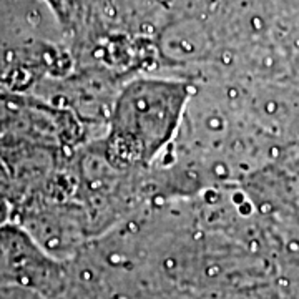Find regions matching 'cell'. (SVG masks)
Instances as JSON below:
<instances>
[{"instance_id": "cell-1", "label": "cell", "mask_w": 299, "mask_h": 299, "mask_svg": "<svg viewBox=\"0 0 299 299\" xmlns=\"http://www.w3.org/2000/svg\"><path fill=\"white\" fill-rule=\"evenodd\" d=\"M185 85L163 80L130 83L116 102L111 148L125 160L148 161L170 141L185 108Z\"/></svg>"}]
</instances>
